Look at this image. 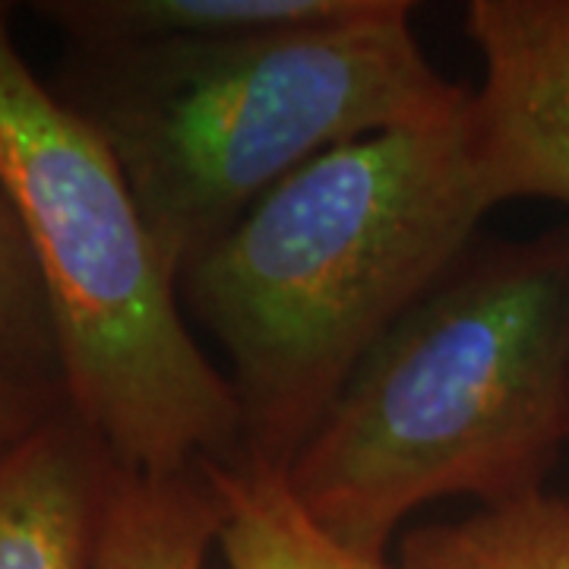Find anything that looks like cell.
<instances>
[{
  "label": "cell",
  "instance_id": "6da1fadb",
  "mask_svg": "<svg viewBox=\"0 0 569 569\" xmlns=\"http://www.w3.org/2000/svg\"><path fill=\"white\" fill-rule=\"evenodd\" d=\"M490 209L466 104L317 156L187 266L181 301L231 365L244 452L288 468Z\"/></svg>",
  "mask_w": 569,
  "mask_h": 569
},
{
  "label": "cell",
  "instance_id": "7a4b0ae2",
  "mask_svg": "<svg viewBox=\"0 0 569 569\" xmlns=\"http://www.w3.org/2000/svg\"><path fill=\"white\" fill-rule=\"evenodd\" d=\"M569 449V228L456 263L355 367L284 475L307 516L383 557L415 509L545 490Z\"/></svg>",
  "mask_w": 569,
  "mask_h": 569
},
{
  "label": "cell",
  "instance_id": "3957f363",
  "mask_svg": "<svg viewBox=\"0 0 569 569\" xmlns=\"http://www.w3.org/2000/svg\"><path fill=\"white\" fill-rule=\"evenodd\" d=\"M415 3L197 44L70 48L58 96L121 164L181 272L288 174L336 146L456 118L471 89L427 61Z\"/></svg>",
  "mask_w": 569,
  "mask_h": 569
},
{
  "label": "cell",
  "instance_id": "277c9868",
  "mask_svg": "<svg viewBox=\"0 0 569 569\" xmlns=\"http://www.w3.org/2000/svg\"><path fill=\"white\" fill-rule=\"evenodd\" d=\"M0 190L39 269L67 408L140 475L244 452V411L96 127L22 61L0 10Z\"/></svg>",
  "mask_w": 569,
  "mask_h": 569
},
{
  "label": "cell",
  "instance_id": "5b68a950",
  "mask_svg": "<svg viewBox=\"0 0 569 569\" xmlns=\"http://www.w3.org/2000/svg\"><path fill=\"white\" fill-rule=\"evenodd\" d=\"M462 20L485 63L468 130L490 206L569 209V0H471Z\"/></svg>",
  "mask_w": 569,
  "mask_h": 569
},
{
  "label": "cell",
  "instance_id": "8992f818",
  "mask_svg": "<svg viewBox=\"0 0 569 569\" xmlns=\"http://www.w3.org/2000/svg\"><path fill=\"white\" fill-rule=\"evenodd\" d=\"M114 462L63 406L0 452V569H96Z\"/></svg>",
  "mask_w": 569,
  "mask_h": 569
},
{
  "label": "cell",
  "instance_id": "52a82bcc",
  "mask_svg": "<svg viewBox=\"0 0 569 569\" xmlns=\"http://www.w3.org/2000/svg\"><path fill=\"white\" fill-rule=\"evenodd\" d=\"M365 0H48L36 17L70 48L197 44L351 17Z\"/></svg>",
  "mask_w": 569,
  "mask_h": 569
},
{
  "label": "cell",
  "instance_id": "ba28073f",
  "mask_svg": "<svg viewBox=\"0 0 569 569\" xmlns=\"http://www.w3.org/2000/svg\"><path fill=\"white\" fill-rule=\"evenodd\" d=\"M203 475L219 503V538L228 569H392L336 541L298 503L282 466L250 452L206 462Z\"/></svg>",
  "mask_w": 569,
  "mask_h": 569
},
{
  "label": "cell",
  "instance_id": "9c48e42d",
  "mask_svg": "<svg viewBox=\"0 0 569 569\" xmlns=\"http://www.w3.org/2000/svg\"><path fill=\"white\" fill-rule=\"evenodd\" d=\"M219 538V503L203 468L140 475L114 466L96 569H206Z\"/></svg>",
  "mask_w": 569,
  "mask_h": 569
},
{
  "label": "cell",
  "instance_id": "30bf717a",
  "mask_svg": "<svg viewBox=\"0 0 569 569\" xmlns=\"http://www.w3.org/2000/svg\"><path fill=\"white\" fill-rule=\"evenodd\" d=\"M399 569H569V497L538 490L408 531Z\"/></svg>",
  "mask_w": 569,
  "mask_h": 569
},
{
  "label": "cell",
  "instance_id": "8fae6325",
  "mask_svg": "<svg viewBox=\"0 0 569 569\" xmlns=\"http://www.w3.org/2000/svg\"><path fill=\"white\" fill-rule=\"evenodd\" d=\"M0 380L58 383V348L39 269L10 200L0 190ZM63 389V387H61Z\"/></svg>",
  "mask_w": 569,
  "mask_h": 569
},
{
  "label": "cell",
  "instance_id": "7c38bea8",
  "mask_svg": "<svg viewBox=\"0 0 569 569\" xmlns=\"http://www.w3.org/2000/svg\"><path fill=\"white\" fill-rule=\"evenodd\" d=\"M67 406L58 383H29V380H0V452L20 443L41 421Z\"/></svg>",
  "mask_w": 569,
  "mask_h": 569
}]
</instances>
